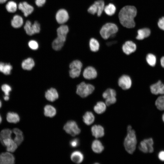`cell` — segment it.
<instances>
[{
	"mask_svg": "<svg viewBox=\"0 0 164 164\" xmlns=\"http://www.w3.org/2000/svg\"><path fill=\"white\" fill-rule=\"evenodd\" d=\"M137 10L133 6L127 5L120 10L118 17L120 23L127 28H134L135 25L134 19L136 16Z\"/></svg>",
	"mask_w": 164,
	"mask_h": 164,
	"instance_id": "6da1fadb",
	"label": "cell"
},
{
	"mask_svg": "<svg viewBox=\"0 0 164 164\" xmlns=\"http://www.w3.org/2000/svg\"><path fill=\"white\" fill-rule=\"evenodd\" d=\"M127 131V134L124 141V146L126 151L132 154L135 150L137 143L135 132L130 125L128 126Z\"/></svg>",
	"mask_w": 164,
	"mask_h": 164,
	"instance_id": "7a4b0ae2",
	"label": "cell"
},
{
	"mask_svg": "<svg viewBox=\"0 0 164 164\" xmlns=\"http://www.w3.org/2000/svg\"><path fill=\"white\" fill-rule=\"evenodd\" d=\"M118 31V28L115 24L107 23L102 26L100 32L102 38L106 39L110 37L114 36Z\"/></svg>",
	"mask_w": 164,
	"mask_h": 164,
	"instance_id": "3957f363",
	"label": "cell"
},
{
	"mask_svg": "<svg viewBox=\"0 0 164 164\" xmlns=\"http://www.w3.org/2000/svg\"><path fill=\"white\" fill-rule=\"evenodd\" d=\"M94 89L93 85L82 82L77 85L76 93L81 97L84 98L92 94Z\"/></svg>",
	"mask_w": 164,
	"mask_h": 164,
	"instance_id": "277c9868",
	"label": "cell"
},
{
	"mask_svg": "<svg viewBox=\"0 0 164 164\" xmlns=\"http://www.w3.org/2000/svg\"><path fill=\"white\" fill-rule=\"evenodd\" d=\"M24 29L27 35L32 36L39 32L40 25L37 21H35L32 24L30 21L27 20L25 23Z\"/></svg>",
	"mask_w": 164,
	"mask_h": 164,
	"instance_id": "5b68a950",
	"label": "cell"
},
{
	"mask_svg": "<svg viewBox=\"0 0 164 164\" xmlns=\"http://www.w3.org/2000/svg\"><path fill=\"white\" fill-rule=\"evenodd\" d=\"M82 64L79 60H76L72 61L70 64L69 75L72 78L78 77L80 73Z\"/></svg>",
	"mask_w": 164,
	"mask_h": 164,
	"instance_id": "8992f818",
	"label": "cell"
},
{
	"mask_svg": "<svg viewBox=\"0 0 164 164\" xmlns=\"http://www.w3.org/2000/svg\"><path fill=\"white\" fill-rule=\"evenodd\" d=\"M63 129L67 133L73 136L78 135L80 132V130L76 122L73 121H67L64 126Z\"/></svg>",
	"mask_w": 164,
	"mask_h": 164,
	"instance_id": "52a82bcc",
	"label": "cell"
},
{
	"mask_svg": "<svg viewBox=\"0 0 164 164\" xmlns=\"http://www.w3.org/2000/svg\"><path fill=\"white\" fill-rule=\"evenodd\" d=\"M154 142L152 138L145 139L140 142L138 146L139 149L144 153H152L154 151Z\"/></svg>",
	"mask_w": 164,
	"mask_h": 164,
	"instance_id": "ba28073f",
	"label": "cell"
},
{
	"mask_svg": "<svg viewBox=\"0 0 164 164\" xmlns=\"http://www.w3.org/2000/svg\"><path fill=\"white\" fill-rule=\"evenodd\" d=\"M116 93L113 89L108 88L103 93L102 97L105 99V103L108 106L114 104L116 101Z\"/></svg>",
	"mask_w": 164,
	"mask_h": 164,
	"instance_id": "9c48e42d",
	"label": "cell"
},
{
	"mask_svg": "<svg viewBox=\"0 0 164 164\" xmlns=\"http://www.w3.org/2000/svg\"><path fill=\"white\" fill-rule=\"evenodd\" d=\"M55 17L57 23L62 25L68 21L69 19V15L66 10L64 9H61L57 12Z\"/></svg>",
	"mask_w": 164,
	"mask_h": 164,
	"instance_id": "30bf717a",
	"label": "cell"
},
{
	"mask_svg": "<svg viewBox=\"0 0 164 164\" xmlns=\"http://www.w3.org/2000/svg\"><path fill=\"white\" fill-rule=\"evenodd\" d=\"M118 83L119 86L122 89L126 90L131 87L132 81L129 76L127 75H124L119 78Z\"/></svg>",
	"mask_w": 164,
	"mask_h": 164,
	"instance_id": "8fae6325",
	"label": "cell"
},
{
	"mask_svg": "<svg viewBox=\"0 0 164 164\" xmlns=\"http://www.w3.org/2000/svg\"><path fill=\"white\" fill-rule=\"evenodd\" d=\"M18 8L23 13L24 16L27 17L31 14L34 11V8L27 2H23L19 3Z\"/></svg>",
	"mask_w": 164,
	"mask_h": 164,
	"instance_id": "7c38bea8",
	"label": "cell"
},
{
	"mask_svg": "<svg viewBox=\"0 0 164 164\" xmlns=\"http://www.w3.org/2000/svg\"><path fill=\"white\" fill-rule=\"evenodd\" d=\"M14 155L9 152L2 153L0 155V164H13L15 163Z\"/></svg>",
	"mask_w": 164,
	"mask_h": 164,
	"instance_id": "4fadbf2b",
	"label": "cell"
},
{
	"mask_svg": "<svg viewBox=\"0 0 164 164\" xmlns=\"http://www.w3.org/2000/svg\"><path fill=\"white\" fill-rule=\"evenodd\" d=\"M136 45L131 41H126L122 46L123 52L126 55H129L136 50Z\"/></svg>",
	"mask_w": 164,
	"mask_h": 164,
	"instance_id": "5bb4252c",
	"label": "cell"
},
{
	"mask_svg": "<svg viewBox=\"0 0 164 164\" xmlns=\"http://www.w3.org/2000/svg\"><path fill=\"white\" fill-rule=\"evenodd\" d=\"M151 93L154 94H164V84L159 80L150 87Z\"/></svg>",
	"mask_w": 164,
	"mask_h": 164,
	"instance_id": "9a60e30c",
	"label": "cell"
},
{
	"mask_svg": "<svg viewBox=\"0 0 164 164\" xmlns=\"http://www.w3.org/2000/svg\"><path fill=\"white\" fill-rule=\"evenodd\" d=\"M97 75L96 69L93 67L89 66L86 68L83 72L84 77L88 80L95 78Z\"/></svg>",
	"mask_w": 164,
	"mask_h": 164,
	"instance_id": "2e32d148",
	"label": "cell"
},
{
	"mask_svg": "<svg viewBox=\"0 0 164 164\" xmlns=\"http://www.w3.org/2000/svg\"><path fill=\"white\" fill-rule=\"evenodd\" d=\"M2 144L6 147L7 151L9 152H13L17 148L18 145L12 138L4 140Z\"/></svg>",
	"mask_w": 164,
	"mask_h": 164,
	"instance_id": "e0dca14e",
	"label": "cell"
},
{
	"mask_svg": "<svg viewBox=\"0 0 164 164\" xmlns=\"http://www.w3.org/2000/svg\"><path fill=\"white\" fill-rule=\"evenodd\" d=\"M92 135L96 138L102 137L104 134V128L100 125H94L91 128Z\"/></svg>",
	"mask_w": 164,
	"mask_h": 164,
	"instance_id": "ac0fdd59",
	"label": "cell"
},
{
	"mask_svg": "<svg viewBox=\"0 0 164 164\" xmlns=\"http://www.w3.org/2000/svg\"><path fill=\"white\" fill-rule=\"evenodd\" d=\"M45 97L47 100L53 102L58 98L59 95L55 89L51 88L46 92Z\"/></svg>",
	"mask_w": 164,
	"mask_h": 164,
	"instance_id": "d6986e66",
	"label": "cell"
},
{
	"mask_svg": "<svg viewBox=\"0 0 164 164\" xmlns=\"http://www.w3.org/2000/svg\"><path fill=\"white\" fill-rule=\"evenodd\" d=\"M66 40V38L57 36L52 43L53 48L55 50H60L63 46Z\"/></svg>",
	"mask_w": 164,
	"mask_h": 164,
	"instance_id": "ffe728a7",
	"label": "cell"
},
{
	"mask_svg": "<svg viewBox=\"0 0 164 164\" xmlns=\"http://www.w3.org/2000/svg\"><path fill=\"white\" fill-rule=\"evenodd\" d=\"M136 39L142 40L148 37L151 34L150 30L148 28H145L140 29L137 31Z\"/></svg>",
	"mask_w": 164,
	"mask_h": 164,
	"instance_id": "44dd1931",
	"label": "cell"
},
{
	"mask_svg": "<svg viewBox=\"0 0 164 164\" xmlns=\"http://www.w3.org/2000/svg\"><path fill=\"white\" fill-rule=\"evenodd\" d=\"M11 26L15 28L21 27L23 24V20L22 17L19 15H16L13 17L11 22Z\"/></svg>",
	"mask_w": 164,
	"mask_h": 164,
	"instance_id": "7402d4cb",
	"label": "cell"
},
{
	"mask_svg": "<svg viewBox=\"0 0 164 164\" xmlns=\"http://www.w3.org/2000/svg\"><path fill=\"white\" fill-rule=\"evenodd\" d=\"M15 136L14 141L18 145L21 144L24 140V136L22 131L18 128H14L12 131Z\"/></svg>",
	"mask_w": 164,
	"mask_h": 164,
	"instance_id": "603a6c76",
	"label": "cell"
},
{
	"mask_svg": "<svg viewBox=\"0 0 164 164\" xmlns=\"http://www.w3.org/2000/svg\"><path fill=\"white\" fill-rule=\"evenodd\" d=\"M72 161L76 163H81L84 159V156L82 153L79 151H75L73 152L70 156Z\"/></svg>",
	"mask_w": 164,
	"mask_h": 164,
	"instance_id": "cb8c5ba5",
	"label": "cell"
},
{
	"mask_svg": "<svg viewBox=\"0 0 164 164\" xmlns=\"http://www.w3.org/2000/svg\"><path fill=\"white\" fill-rule=\"evenodd\" d=\"M92 150L97 153H101L104 150V146L101 142L97 139L94 140L91 145Z\"/></svg>",
	"mask_w": 164,
	"mask_h": 164,
	"instance_id": "d4e9b609",
	"label": "cell"
},
{
	"mask_svg": "<svg viewBox=\"0 0 164 164\" xmlns=\"http://www.w3.org/2000/svg\"><path fill=\"white\" fill-rule=\"evenodd\" d=\"M69 30V28L67 25H61L57 29V36L66 38Z\"/></svg>",
	"mask_w": 164,
	"mask_h": 164,
	"instance_id": "484cf974",
	"label": "cell"
},
{
	"mask_svg": "<svg viewBox=\"0 0 164 164\" xmlns=\"http://www.w3.org/2000/svg\"><path fill=\"white\" fill-rule=\"evenodd\" d=\"M34 65V61L31 58H28L24 60L22 63V68L23 69L26 70H31Z\"/></svg>",
	"mask_w": 164,
	"mask_h": 164,
	"instance_id": "4316f807",
	"label": "cell"
},
{
	"mask_svg": "<svg viewBox=\"0 0 164 164\" xmlns=\"http://www.w3.org/2000/svg\"><path fill=\"white\" fill-rule=\"evenodd\" d=\"M83 121L87 125H90L92 124L95 120V117L91 111L86 112L83 117Z\"/></svg>",
	"mask_w": 164,
	"mask_h": 164,
	"instance_id": "83f0119b",
	"label": "cell"
},
{
	"mask_svg": "<svg viewBox=\"0 0 164 164\" xmlns=\"http://www.w3.org/2000/svg\"><path fill=\"white\" fill-rule=\"evenodd\" d=\"M44 109V114L46 117H53L56 114V110L52 105H47L45 106Z\"/></svg>",
	"mask_w": 164,
	"mask_h": 164,
	"instance_id": "f1b7e54d",
	"label": "cell"
},
{
	"mask_svg": "<svg viewBox=\"0 0 164 164\" xmlns=\"http://www.w3.org/2000/svg\"><path fill=\"white\" fill-rule=\"evenodd\" d=\"M6 119L9 123H16L19 121L20 117L17 113L9 112L7 114Z\"/></svg>",
	"mask_w": 164,
	"mask_h": 164,
	"instance_id": "f546056e",
	"label": "cell"
},
{
	"mask_svg": "<svg viewBox=\"0 0 164 164\" xmlns=\"http://www.w3.org/2000/svg\"><path fill=\"white\" fill-rule=\"evenodd\" d=\"M106 105L102 101H99L94 106V110L97 114H100L104 113L106 109Z\"/></svg>",
	"mask_w": 164,
	"mask_h": 164,
	"instance_id": "4dcf8cb0",
	"label": "cell"
},
{
	"mask_svg": "<svg viewBox=\"0 0 164 164\" xmlns=\"http://www.w3.org/2000/svg\"><path fill=\"white\" fill-rule=\"evenodd\" d=\"M12 68V66L10 63L0 62V72L3 74L6 75L10 74Z\"/></svg>",
	"mask_w": 164,
	"mask_h": 164,
	"instance_id": "1f68e13d",
	"label": "cell"
},
{
	"mask_svg": "<svg viewBox=\"0 0 164 164\" xmlns=\"http://www.w3.org/2000/svg\"><path fill=\"white\" fill-rule=\"evenodd\" d=\"M116 9L115 5L113 3H110L105 6L104 11L107 15L112 16L115 13Z\"/></svg>",
	"mask_w": 164,
	"mask_h": 164,
	"instance_id": "d6a6232c",
	"label": "cell"
},
{
	"mask_svg": "<svg viewBox=\"0 0 164 164\" xmlns=\"http://www.w3.org/2000/svg\"><path fill=\"white\" fill-rule=\"evenodd\" d=\"M6 10L10 13H14L17 10L18 5L17 3L12 1L8 2L5 5Z\"/></svg>",
	"mask_w": 164,
	"mask_h": 164,
	"instance_id": "836d02e7",
	"label": "cell"
},
{
	"mask_svg": "<svg viewBox=\"0 0 164 164\" xmlns=\"http://www.w3.org/2000/svg\"><path fill=\"white\" fill-rule=\"evenodd\" d=\"M12 131L9 129H5L2 130L0 133V141L2 143L4 140L11 138Z\"/></svg>",
	"mask_w": 164,
	"mask_h": 164,
	"instance_id": "e575fe53",
	"label": "cell"
},
{
	"mask_svg": "<svg viewBox=\"0 0 164 164\" xmlns=\"http://www.w3.org/2000/svg\"><path fill=\"white\" fill-rule=\"evenodd\" d=\"M89 46L91 51L96 52L99 50L100 44L96 39L94 38H92L89 41Z\"/></svg>",
	"mask_w": 164,
	"mask_h": 164,
	"instance_id": "d590c367",
	"label": "cell"
},
{
	"mask_svg": "<svg viewBox=\"0 0 164 164\" xmlns=\"http://www.w3.org/2000/svg\"><path fill=\"white\" fill-rule=\"evenodd\" d=\"M155 104L158 110L164 111V95L159 97L155 101Z\"/></svg>",
	"mask_w": 164,
	"mask_h": 164,
	"instance_id": "8d00e7d4",
	"label": "cell"
},
{
	"mask_svg": "<svg viewBox=\"0 0 164 164\" xmlns=\"http://www.w3.org/2000/svg\"><path fill=\"white\" fill-rule=\"evenodd\" d=\"M94 3L96 5L97 9V15L98 16H100L104 11V2L103 0H98L95 1Z\"/></svg>",
	"mask_w": 164,
	"mask_h": 164,
	"instance_id": "74e56055",
	"label": "cell"
},
{
	"mask_svg": "<svg viewBox=\"0 0 164 164\" xmlns=\"http://www.w3.org/2000/svg\"><path fill=\"white\" fill-rule=\"evenodd\" d=\"M146 60L148 64L152 67L154 66L156 64V57L154 55L152 54H148L147 55Z\"/></svg>",
	"mask_w": 164,
	"mask_h": 164,
	"instance_id": "f35d334b",
	"label": "cell"
},
{
	"mask_svg": "<svg viewBox=\"0 0 164 164\" xmlns=\"http://www.w3.org/2000/svg\"><path fill=\"white\" fill-rule=\"evenodd\" d=\"M1 89L4 92L5 95L9 96V92L12 90L10 86L7 84H4L1 87Z\"/></svg>",
	"mask_w": 164,
	"mask_h": 164,
	"instance_id": "ab89813d",
	"label": "cell"
},
{
	"mask_svg": "<svg viewBox=\"0 0 164 164\" xmlns=\"http://www.w3.org/2000/svg\"><path fill=\"white\" fill-rule=\"evenodd\" d=\"M28 45L29 47L32 50H36L39 47L38 43L35 40H31L29 42Z\"/></svg>",
	"mask_w": 164,
	"mask_h": 164,
	"instance_id": "60d3db41",
	"label": "cell"
},
{
	"mask_svg": "<svg viewBox=\"0 0 164 164\" xmlns=\"http://www.w3.org/2000/svg\"><path fill=\"white\" fill-rule=\"evenodd\" d=\"M87 11L89 13L92 15H94L96 13H97V9L96 5L94 3L89 7Z\"/></svg>",
	"mask_w": 164,
	"mask_h": 164,
	"instance_id": "b9f144b4",
	"label": "cell"
},
{
	"mask_svg": "<svg viewBox=\"0 0 164 164\" xmlns=\"http://www.w3.org/2000/svg\"><path fill=\"white\" fill-rule=\"evenodd\" d=\"M157 24L159 28L164 31V17H162L159 19Z\"/></svg>",
	"mask_w": 164,
	"mask_h": 164,
	"instance_id": "7bdbcfd3",
	"label": "cell"
},
{
	"mask_svg": "<svg viewBox=\"0 0 164 164\" xmlns=\"http://www.w3.org/2000/svg\"><path fill=\"white\" fill-rule=\"evenodd\" d=\"M70 146L72 147H76L79 145V141L77 138H74L70 142Z\"/></svg>",
	"mask_w": 164,
	"mask_h": 164,
	"instance_id": "ee69618b",
	"label": "cell"
},
{
	"mask_svg": "<svg viewBox=\"0 0 164 164\" xmlns=\"http://www.w3.org/2000/svg\"><path fill=\"white\" fill-rule=\"evenodd\" d=\"M46 0H35L36 5L39 7L42 6L45 3Z\"/></svg>",
	"mask_w": 164,
	"mask_h": 164,
	"instance_id": "f6af8a7d",
	"label": "cell"
},
{
	"mask_svg": "<svg viewBox=\"0 0 164 164\" xmlns=\"http://www.w3.org/2000/svg\"><path fill=\"white\" fill-rule=\"evenodd\" d=\"M158 157L160 161H164V151H161L159 152Z\"/></svg>",
	"mask_w": 164,
	"mask_h": 164,
	"instance_id": "bcb514c9",
	"label": "cell"
},
{
	"mask_svg": "<svg viewBox=\"0 0 164 164\" xmlns=\"http://www.w3.org/2000/svg\"><path fill=\"white\" fill-rule=\"evenodd\" d=\"M160 61L162 66L164 68V56L161 58Z\"/></svg>",
	"mask_w": 164,
	"mask_h": 164,
	"instance_id": "7dc6e473",
	"label": "cell"
},
{
	"mask_svg": "<svg viewBox=\"0 0 164 164\" xmlns=\"http://www.w3.org/2000/svg\"><path fill=\"white\" fill-rule=\"evenodd\" d=\"M3 98L6 101H7L9 99V97L8 96L5 95L4 97Z\"/></svg>",
	"mask_w": 164,
	"mask_h": 164,
	"instance_id": "c3c4849f",
	"label": "cell"
},
{
	"mask_svg": "<svg viewBox=\"0 0 164 164\" xmlns=\"http://www.w3.org/2000/svg\"><path fill=\"white\" fill-rule=\"evenodd\" d=\"M7 0H0V4H3L5 3Z\"/></svg>",
	"mask_w": 164,
	"mask_h": 164,
	"instance_id": "681fc988",
	"label": "cell"
},
{
	"mask_svg": "<svg viewBox=\"0 0 164 164\" xmlns=\"http://www.w3.org/2000/svg\"><path fill=\"white\" fill-rule=\"evenodd\" d=\"M162 120L163 121V122L164 123V113H163V114L162 116Z\"/></svg>",
	"mask_w": 164,
	"mask_h": 164,
	"instance_id": "f907efd6",
	"label": "cell"
},
{
	"mask_svg": "<svg viewBox=\"0 0 164 164\" xmlns=\"http://www.w3.org/2000/svg\"><path fill=\"white\" fill-rule=\"evenodd\" d=\"M2 121V118L1 115H0V124L1 123Z\"/></svg>",
	"mask_w": 164,
	"mask_h": 164,
	"instance_id": "816d5d0a",
	"label": "cell"
},
{
	"mask_svg": "<svg viewBox=\"0 0 164 164\" xmlns=\"http://www.w3.org/2000/svg\"><path fill=\"white\" fill-rule=\"evenodd\" d=\"M2 106V103L1 101L0 100V108Z\"/></svg>",
	"mask_w": 164,
	"mask_h": 164,
	"instance_id": "f5cc1de1",
	"label": "cell"
}]
</instances>
